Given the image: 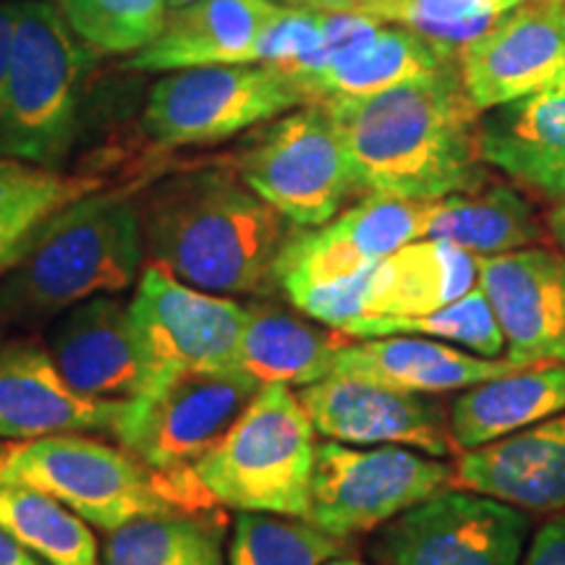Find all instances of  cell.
I'll list each match as a JSON object with an SVG mask.
<instances>
[{"mask_svg":"<svg viewBox=\"0 0 565 565\" xmlns=\"http://www.w3.org/2000/svg\"><path fill=\"white\" fill-rule=\"evenodd\" d=\"M322 105L341 126L359 192L437 202L490 181L479 110L466 95L458 58L422 79Z\"/></svg>","mask_w":565,"mask_h":565,"instance_id":"cell-1","label":"cell"},{"mask_svg":"<svg viewBox=\"0 0 565 565\" xmlns=\"http://www.w3.org/2000/svg\"><path fill=\"white\" fill-rule=\"evenodd\" d=\"M286 217L228 171H192L168 179L147 202L141 231L154 263L175 278L221 296L267 294Z\"/></svg>","mask_w":565,"mask_h":565,"instance_id":"cell-2","label":"cell"},{"mask_svg":"<svg viewBox=\"0 0 565 565\" xmlns=\"http://www.w3.org/2000/svg\"><path fill=\"white\" fill-rule=\"evenodd\" d=\"M145 231L121 194H89L34 228L32 244L0 275V328H30L139 278Z\"/></svg>","mask_w":565,"mask_h":565,"instance_id":"cell-3","label":"cell"},{"mask_svg":"<svg viewBox=\"0 0 565 565\" xmlns=\"http://www.w3.org/2000/svg\"><path fill=\"white\" fill-rule=\"evenodd\" d=\"M0 471L53 494L105 532L152 515H183L212 508L194 471L168 475L131 450L82 433L47 435L0 445Z\"/></svg>","mask_w":565,"mask_h":565,"instance_id":"cell-4","label":"cell"},{"mask_svg":"<svg viewBox=\"0 0 565 565\" xmlns=\"http://www.w3.org/2000/svg\"><path fill=\"white\" fill-rule=\"evenodd\" d=\"M315 448V424L299 395L265 385L192 471L215 505L307 521Z\"/></svg>","mask_w":565,"mask_h":565,"instance_id":"cell-5","label":"cell"},{"mask_svg":"<svg viewBox=\"0 0 565 565\" xmlns=\"http://www.w3.org/2000/svg\"><path fill=\"white\" fill-rule=\"evenodd\" d=\"M84 53L51 3H19L13 58L0 97V150L51 168L71 147Z\"/></svg>","mask_w":565,"mask_h":565,"instance_id":"cell-6","label":"cell"},{"mask_svg":"<svg viewBox=\"0 0 565 565\" xmlns=\"http://www.w3.org/2000/svg\"><path fill=\"white\" fill-rule=\"evenodd\" d=\"M238 179L296 228L330 223L359 192L341 126L322 103L267 126L236 160Z\"/></svg>","mask_w":565,"mask_h":565,"instance_id":"cell-7","label":"cell"},{"mask_svg":"<svg viewBox=\"0 0 565 565\" xmlns=\"http://www.w3.org/2000/svg\"><path fill=\"white\" fill-rule=\"evenodd\" d=\"M309 103L299 76L273 63L181 68L152 87L145 131L162 147L215 145Z\"/></svg>","mask_w":565,"mask_h":565,"instance_id":"cell-8","label":"cell"},{"mask_svg":"<svg viewBox=\"0 0 565 565\" xmlns=\"http://www.w3.org/2000/svg\"><path fill=\"white\" fill-rule=\"evenodd\" d=\"M454 482L456 471L422 450L404 445L349 448L324 440L315 448L307 521L345 540L398 519Z\"/></svg>","mask_w":565,"mask_h":565,"instance_id":"cell-9","label":"cell"},{"mask_svg":"<svg viewBox=\"0 0 565 565\" xmlns=\"http://www.w3.org/2000/svg\"><path fill=\"white\" fill-rule=\"evenodd\" d=\"M129 312L150 372L147 395L181 374L233 370L246 322L238 301L200 291L150 263L139 273Z\"/></svg>","mask_w":565,"mask_h":565,"instance_id":"cell-10","label":"cell"},{"mask_svg":"<svg viewBox=\"0 0 565 565\" xmlns=\"http://www.w3.org/2000/svg\"><path fill=\"white\" fill-rule=\"evenodd\" d=\"M259 387L236 372H192L145 398L131 401V416L118 440L141 461L168 475H186Z\"/></svg>","mask_w":565,"mask_h":565,"instance_id":"cell-11","label":"cell"},{"mask_svg":"<svg viewBox=\"0 0 565 565\" xmlns=\"http://www.w3.org/2000/svg\"><path fill=\"white\" fill-rule=\"evenodd\" d=\"M529 526L503 500L443 490L393 519L383 550L391 565H521Z\"/></svg>","mask_w":565,"mask_h":565,"instance_id":"cell-12","label":"cell"},{"mask_svg":"<svg viewBox=\"0 0 565 565\" xmlns=\"http://www.w3.org/2000/svg\"><path fill=\"white\" fill-rule=\"evenodd\" d=\"M433 202L366 194L317 228H291L275 263V282L291 296L362 273L401 246L424 238Z\"/></svg>","mask_w":565,"mask_h":565,"instance_id":"cell-13","label":"cell"},{"mask_svg":"<svg viewBox=\"0 0 565 565\" xmlns=\"http://www.w3.org/2000/svg\"><path fill=\"white\" fill-rule=\"evenodd\" d=\"M461 82L479 113L565 87V0H526L458 53Z\"/></svg>","mask_w":565,"mask_h":565,"instance_id":"cell-14","label":"cell"},{"mask_svg":"<svg viewBox=\"0 0 565 565\" xmlns=\"http://www.w3.org/2000/svg\"><path fill=\"white\" fill-rule=\"evenodd\" d=\"M299 401L315 433L345 445H404L445 458L456 450L448 412L424 393H406L370 380L328 374L301 387Z\"/></svg>","mask_w":565,"mask_h":565,"instance_id":"cell-15","label":"cell"},{"mask_svg":"<svg viewBox=\"0 0 565 565\" xmlns=\"http://www.w3.org/2000/svg\"><path fill=\"white\" fill-rule=\"evenodd\" d=\"M479 286L505 338V359L565 364V254L545 246L477 259Z\"/></svg>","mask_w":565,"mask_h":565,"instance_id":"cell-16","label":"cell"},{"mask_svg":"<svg viewBox=\"0 0 565 565\" xmlns=\"http://www.w3.org/2000/svg\"><path fill=\"white\" fill-rule=\"evenodd\" d=\"M131 401H105L76 393L47 349L0 343V437L34 440L66 433H108L129 424Z\"/></svg>","mask_w":565,"mask_h":565,"instance_id":"cell-17","label":"cell"},{"mask_svg":"<svg viewBox=\"0 0 565 565\" xmlns=\"http://www.w3.org/2000/svg\"><path fill=\"white\" fill-rule=\"evenodd\" d=\"M47 353L76 393L105 401H134L150 391L145 353L129 303L95 296L58 315Z\"/></svg>","mask_w":565,"mask_h":565,"instance_id":"cell-18","label":"cell"},{"mask_svg":"<svg viewBox=\"0 0 565 565\" xmlns=\"http://www.w3.org/2000/svg\"><path fill=\"white\" fill-rule=\"evenodd\" d=\"M456 479L521 511H565V412L463 450Z\"/></svg>","mask_w":565,"mask_h":565,"instance_id":"cell-19","label":"cell"},{"mask_svg":"<svg viewBox=\"0 0 565 565\" xmlns=\"http://www.w3.org/2000/svg\"><path fill=\"white\" fill-rule=\"evenodd\" d=\"M519 370L529 366L505 356H477L461 345L424 341L414 335L359 338V343H341L333 364V374L424 395L466 391Z\"/></svg>","mask_w":565,"mask_h":565,"instance_id":"cell-20","label":"cell"},{"mask_svg":"<svg viewBox=\"0 0 565 565\" xmlns=\"http://www.w3.org/2000/svg\"><path fill=\"white\" fill-rule=\"evenodd\" d=\"M282 6L273 0H200L168 11L150 45L131 55L129 68L181 71L217 63H257V40Z\"/></svg>","mask_w":565,"mask_h":565,"instance_id":"cell-21","label":"cell"},{"mask_svg":"<svg viewBox=\"0 0 565 565\" xmlns=\"http://www.w3.org/2000/svg\"><path fill=\"white\" fill-rule=\"evenodd\" d=\"M479 147L487 166L500 168L547 200H563L565 87L484 110V118H479Z\"/></svg>","mask_w":565,"mask_h":565,"instance_id":"cell-22","label":"cell"},{"mask_svg":"<svg viewBox=\"0 0 565 565\" xmlns=\"http://www.w3.org/2000/svg\"><path fill=\"white\" fill-rule=\"evenodd\" d=\"M479 282L477 257L443 238H419L362 270L364 317L349 338L372 320L416 317L448 307Z\"/></svg>","mask_w":565,"mask_h":565,"instance_id":"cell-23","label":"cell"},{"mask_svg":"<svg viewBox=\"0 0 565 565\" xmlns=\"http://www.w3.org/2000/svg\"><path fill=\"white\" fill-rule=\"evenodd\" d=\"M565 412V364L529 366L466 387L448 408L456 448L471 450Z\"/></svg>","mask_w":565,"mask_h":565,"instance_id":"cell-24","label":"cell"},{"mask_svg":"<svg viewBox=\"0 0 565 565\" xmlns=\"http://www.w3.org/2000/svg\"><path fill=\"white\" fill-rule=\"evenodd\" d=\"M341 338L273 307H246L233 370L257 387H307L333 374Z\"/></svg>","mask_w":565,"mask_h":565,"instance_id":"cell-25","label":"cell"},{"mask_svg":"<svg viewBox=\"0 0 565 565\" xmlns=\"http://www.w3.org/2000/svg\"><path fill=\"white\" fill-rule=\"evenodd\" d=\"M424 238H443L482 259L534 246L542 238V225L524 196L498 183L433 202Z\"/></svg>","mask_w":565,"mask_h":565,"instance_id":"cell-26","label":"cell"},{"mask_svg":"<svg viewBox=\"0 0 565 565\" xmlns=\"http://www.w3.org/2000/svg\"><path fill=\"white\" fill-rule=\"evenodd\" d=\"M448 61L450 55L435 51L429 42L406 26H380V32L364 47L317 74L301 76L299 82L312 103L343 100V97H366L422 79Z\"/></svg>","mask_w":565,"mask_h":565,"instance_id":"cell-27","label":"cell"},{"mask_svg":"<svg viewBox=\"0 0 565 565\" xmlns=\"http://www.w3.org/2000/svg\"><path fill=\"white\" fill-rule=\"evenodd\" d=\"M0 529L47 565H100V542L87 521L53 494L0 471Z\"/></svg>","mask_w":565,"mask_h":565,"instance_id":"cell-28","label":"cell"},{"mask_svg":"<svg viewBox=\"0 0 565 565\" xmlns=\"http://www.w3.org/2000/svg\"><path fill=\"white\" fill-rule=\"evenodd\" d=\"M100 565H225L223 536L192 515H152L108 532Z\"/></svg>","mask_w":565,"mask_h":565,"instance_id":"cell-29","label":"cell"},{"mask_svg":"<svg viewBox=\"0 0 565 565\" xmlns=\"http://www.w3.org/2000/svg\"><path fill=\"white\" fill-rule=\"evenodd\" d=\"M97 189V179L63 175L47 166L0 154V249Z\"/></svg>","mask_w":565,"mask_h":565,"instance_id":"cell-30","label":"cell"},{"mask_svg":"<svg viewBox=\"0 0 565 565\" xmlns=\"http://www.w3.org/2000/svg\"><path fill=\"white\" fill-rule=\"evenodd\" d=\"M521 3L526 0H393L366 17L406 26L435 51L458 58L466 45L490 32Z\"/></svg>","mask_w":565,"mask_h":565,"instance_id":"cell-31","label":"cell"},{"mask_svg":"<svg viewBox=\"0 0 565 565\" xmlns=\"http://www.w3.org/2000/svg\"><path fill=\"white\" fill-rule=\"evenodd\" d=\"M343 553V540L303 519L238 513L233 524L231 565H324Z\"/></svg>","mask_w":565,"mask_h":565,"instance_id":"cell-32","label":"cell"},{"mask_svg":"<svg viewBox=\"0 0 565 565\" xmlns=\"http://www.w3.org/2000/svg\"><path fill=\"white\" fill-rule=\"evenodd\" d=\"M385 335H427L435 338V341L461 345V349H469L477 356H505L503 330H500L492 303L479 282L461 299L435 309V312L416 317H385V320L366 322L356 338Z\"/></svg>","mask_w":565,"mask_h":565,"instance_id":"cell-33","label":"cell"},{"mask_svg":"<svg viewBox=\"0 0 565 565\" xmlns=\"http://www.w3.org/2000/svg\"><path fill=\"white\" fill-rule=\"evenodd\" d=\"M68 30L105 55L139 53L158 38L166 0H61Z\"/></svg>","mask_w":565,"mask_h":565,"instance_id":"cell-34","label":"cell"},{"mask_svg":"<svg viewBox=\"0 0 565 565\" xmlns=\"http://www.w3.org/2000/svg\"><path fill=\"white\" fill-rule=\"evenodd\" d=\"M524 565H565V511L540 526L526 550Z\"/></svg>","mask_w":565,"mask_h":565,"instance_id":"cell-35","label":"cell"},{"mask_svg":"<svg viewBox=\"0 0 565 565\" xmlns=\"http://www.w3.org/2000/svg\"><path fill=\"white\" fill-rule=\"evenodd\" d=\"M19 3H0V97H3L6 79L13 58V40H17Z\"/></svg>","mask_w":565,"mask_h":565,"instance_id":"cell-36","label":"cell"},{"mask_svg":"<svg viewBox=\"0 0 565 565\" xmlns=\"http://www.w3.org/2000/svg\"><path fill=\"white\" fill-rule=\"evenodd\" d=\"M0 565H47L32 550H26L17 536L0 529Z\"/></svg>","mask_w":565,"mask_h":565,"instance_id":"cell-37","label":"cell"},{"mask_svg":"<svg viewBox=\"0 0 565 565\" xmlns=\"http://www.w3.org/2000/svg\"><path fill=\"white\" fill-rule=\"evenodd\" d=\"M32 236H34V231L26 233V236H21L19 242H13V244L3 246V249H0V275H3L6 270H9V267H11L13 263H17V259L21 257V254H24L26 249H30Z\"/></svg>","mask_w":565,"mask_h":565,"instance_id":"cell-38","label":"cell"},{"mask_svg":"<svg viewBox=\"0 0 565 565\" xmlns=\"http://www.w3.org/2000/svg\"><path fill=\"white\" fill-rule=\"evenodd\" d=\"M299 6L317 11H359L362 0H299Z\"/></svg>","mask_w":565,"mask_h":565,"instance_id":"cell-39","label":"cell"},{"mask_svg":"<svg viewBox=\"0 0 565 565\" xmlns=\"http://www.w3.org/2000/svg\"><path fill=\"white\" fill-rule=\"evenodd\" d=\"M547 228L555 236V242L561 244L563 252H565V196L555 204L553 212L547 215Z\"/></svg>","mask_w":565,"mask_h":565,"instance_id":"cell-40","label":"cell"},{"mask_svg":"<svg viewBox=\"0 0 565 565\" xmlns=\"http://www.w3.org/2000/svg\"><path fill=\"white\" fill-rule=\"evenodd\" d=\"M385 3H393V0H362V6H359V11L362 13H372L374 9H380V6Z\"/></svg>","mask_w":565,"mask_h":565,"instance_id":"cell-41","label":"cell"},{"mask_svg":"<svg viewBox=\"0 0 565 565\" xmlns=\"http://www.w3.org/2000/svg\"><path fill=\"white\" fill-rule=\"evenodd\" d=\"M166 3H168V11H179V9H186V6L200 3V0H166Z\"/></svg>","mask_w":565,"mask_h":565,"instance_id":"cell-42","label":"cell"},{"mask_svg":"<svg viewBox=\"0 0 565 565\" xmlns=\"http://www.w3.org/2000/svg\"><path fill=\"white\" fill-rule=\"evenodd\" d=\"M324 565H366V563L356 561V557H333V561H328Z\"/></svg>","mask_w":565,"mask_h":565,"instance_id":"cell-43","label":"cell"},{"mask_svg":"<svg viewBox=\"0 0 565 565\" xmlns=\"http://www.w3.org/2000/svg\"><path fill=\"white\" fill-rule=\"evenodd\" d=\"M282 3H288V6H299V0H282Z\"/></svg>","mask_w":565,"mask_h":565,"instance_id":"cell-44","label":"cell"}]
</instances>
